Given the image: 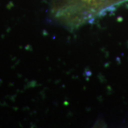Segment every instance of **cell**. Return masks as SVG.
Instances as JSON below:
<instances>
[{"label":"cell","mask_w":128,"mask_h":128,"mask_svg":"<svg viewBox=\"0 0 128 128\" xmlns=\"http://www.w3.org/2000/svg\"><path fill=\"white\" fill-rule=\"evenodd\" d=\"M124 0H51L50 13L56 18L76 26L92 22Z\"/></svg>","instance_id":"6da1fadb"}]
</instances>
